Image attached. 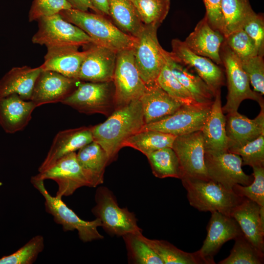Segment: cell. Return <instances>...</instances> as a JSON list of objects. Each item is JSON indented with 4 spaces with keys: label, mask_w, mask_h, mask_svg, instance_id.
I'll return each mask as SVG.
<instances>
[{
    "label": "cell",
    "mask_w": 264,
    "mask_h": 264,
    "mask_svg": "<svg viewBox=\"0 0 264 264\" xmlns=\"http://www.w3.org/2000/svg\"><path fill=\"white\" fill-rule=\"evenodd\" d=\"M224 42L241 61L259 55L254 42L243 29L228 35Z\"/></svg>",
    "instance_id": "obj_42"
},
{
    "label": "cell",
    "mask_w": 264,
    "mask_h": 264,
    "mask_svg": "<svg viewBox=\"0 0 264 264\" xmlns=\"http://www.w3.org/2000/svg\"><path fill=\"white\" fill-rule=\"evenodd\" d=\"M235 243L229 255L219 262V264H262L264 252L257 248L243 235L235 239Z\"/></svg>",
    "instance_id": "obj_36"
},
{
    "label": "cell",
    "mask_w": 264,
    "mask_h": 264,
    "mask_svg": "<svg viewBox=\"0 0 264 264\" xmlns=\"http://www.w3.org/2000/svg\"><path fill=\"white\" fill-rule=\"evenodd\" d=\"M79 47L76 45H65L47 48L44 62L40 68L43 70L57 72L77 80L81 65L87 54L86 49L79 51Z\"/></svg>",
    "instance_id": "obj_23"
},
{
    "label": "cell",
    "mask_w": 264,
    "mask_h": 264,
    "mask_svg": "<svg viewBox=\"0 0 264 264\" xmlns=\"http://www.w3.org/2000/svg\"><path fill=\"white\" fill-rule=\"evenodd\" d=\"M72 8L83 11H88L91 9L94 12L95 10L88 0H66Z\"/></svg>",
    "instance_id": "obj_48"
},
{
    "label": "cell",
    "mask_w": 264,
    "mask_h": 264,
    "mask_svg": "<svg viewBox=\"0 0 264 264\" xmlns=\"http://www.w3.org/2000/svg\"><path fill=\"white\" fill-rule=\"evenodd\" d=\"M204 162L209 178L229 190L236 184L249 185L253 180L252 175L243 171L242 158L237 154L228 151L205 153Z\"/></svg>",
    "instance_id": "obj_13"
},
{
    "label": "cell",
    "mask_w": 264,
    "mask_h": 264,
    "mask_svg": "<svg viewBox=\"0 0 264 264\" xmlns=\"http://www.w3.org/2000/svg\"><path fill=\"white\" fill-rule=\"evenodd\" d=\"M243 29L254 42L259 55L264 56V22L262 15L254 12L244 24Z\"/></svg>",
    "instance_id": "obj_45"
},
{
    "label": "cell",
    "mask_w": 264,
    "mask_h": 264,
    "mask_svg": "<svg viewBox=\"0 0 264 264\" xmlns=\"http://www.w3.org/2000/svg\"><path fill=\"white\" fill-rule=\"evenodd\" d=\"M37 107L16 94L0 98V126L5 132L14 133L24 129Z\"/></svg>",
    "instance_id": "obj_25"
},
{
    "label": "cell",
    "mask_w": 264,
    "mask_h": 264,
    "mask_svg": "<svg viewBox=\"0 0 264 264\" xmlns=\"http://www.w3.org/2000/svg\"><path fill=\"white\" fill-rule=\"evenodd\" d=\"M220 55L225 69L228 87L226 102L222 107L223 113L238 111L241 103L245 99L254 100L260 107L264 106L262 95L250 88L249 80L241 60L224 41L220 47Z\"/></svg>",
    "instance_id": "obj_6"
},
{
    "label": "cell",
    "mask_w": 264,
    "mask_h": 264,
    "mask_svg": "<svg viewBox=\"0 0 264 264\" xmlns=\"http://www.w3.org/2000/svg\"><path fill=\"white\" fill-rule=\"evenodd\" d=\"M140 100L145 124L158 121L172 114L184 105L169 95L156 82L147 86Z\"/></svg>",
    "instance_id": "obj_26"
},
{
    "label": "cell",
    "mask_w": 264,
    "mask_h": 264,
    "mask_svg": "<svg viewBox=\"0 0 264 264\" xmlns=\"http://www.w3.org/2000/svg\"><path fill=\"white\" fill-rule=\"evenodd\" d=\"M166 59L173 74L198 103H213L216 94L199 76L191 73L183 65L175 60L171 52L167 51Z\"/></svg>",
    "instance_id": "obj_28"
},
{
    "label": "cell",
    "mask_w": 264,
    "mask_h": 264,
    "mask_svg": "<svg viewBox=\"0 0 264 264\" xmlns=\"http://www.w3.org/2000/svg\"><path fill=\"white\" fill-rule=\"evenodd\" d=\"M88 48L77 80L90 82L113 81L116 52L93 43Z\"/></svg>",
    "instance_id": "obj_16"
},
{
    "label": "cell",
    "mask_w": 264,
    "mask_h": 264,
    "mask_svg": "<svg viewBox=\"0 0 264 264\" xmlns=\"http://www.w3.org/2000/svg\"><path fill=\"white\" fill-rule=\"evenodd\" d=\"M42 71L40 66L14 67L0 79V98L12 94L30 100L36 81Z\"/></svg>",
    "instance_id": "obj_27"
},
{
    "label": "cell",
    "mask_w": 264,
    "mask_h": 264,
    "mask_svg": "<svg viewBox=\"0 0 264 264\" xmlns=\"http://www.w3.org/2000/svg\"><path fill=\"white\" fill-rule=\"evenodd\" d=\"M93 141L90 127L60 131L54 137L45 158L39 167V173L45 171L62 157L75 152Z\"/></svg>",
    "instance_id": "obj_20"
},
{
    "label": "cell",
    "mask_w": 264,
    "mask_h": 264,
    "mask_svg": "<svg viewBox=\"0 0 264 264\" xmlns=\"http://www.w3.org/2000/svg\"><path fill=\"white\" fill-rule=\"evenodd\" d=\"M109 16L125 33L136 38L144 24L131 0H108Z\"/></svg>",
    "instance_id": "obj_30"
},
{
    "label": "cell",
    "mask_w": 264,
    "mask_h": 264,
    "mask_svg": "<svg viewBox=\"0 0 264 264\" xmlns=\"http://www.w3.org/2000/svg\"><path fill=\"white\" fill-rule=\"evenodd\" d=\"M72 8L66 0H33L28 13L29 22Z\"/></svg>",
    "instance_id": "obj_43"
},
{
    "label": "cell",
    "mask_w": 264,
    "mask_h": 264,
    "mask_svg": "<svg viewBox=\"0 0 264 264\" xmlns=\"http://www.w3.org/2000/svg\"><path fill=\"white\" fill-rule=\"evenodd\" d=\"M181 180L189 204L200 212L217 211L230 216L242 198L210 178L185 176Z\"/></svg>",
    "instance_id": "obj_3"
},
{
    "label": "cell",
    "mask_w": 264,
    "mask_h": 264,
    "mask_svg": "<svg viewBox=\"0 0 264 264\" xmlns=\"http://www.w3.org/2000/svg\"><path fill=\"white\" fill-rule=\"evenodd\" d=\"M95 201L91 212L100 220L101 227L109 235L122 237L129 233L142 232L135 214L127 208L119 207L115 195L107 187L97 188Z\"/></svg>",
    "instance_id": "obj_5"
},
{
    "label": "cell",
    "mask_w": 264,
    "mask_h": 264,
    "mask_svg": "<svg viewBox=\"0 0 264 264\" xmlns=\"http://www.w3.org/2000/svg\"><path fill=\"white\" fill-rule=\"evenodd\" d=\"M95 10L96 13L109 16L108 0H88Z\"/></svg>",
    "instance_id": "obj_47"
},
{
    "label": "cell",
    "mask_w": 264,
    "mask_h": 264,
    "mask_svg": "<svg viewBox=\"0 0 264 264\" xmlns=\"http://www.w3.org/2000/svg\"><path fill=\"white\" fill-rule=\"evenodd\" d=\"M158 27L144 24L136 38L133 48L135 66L140 78L147 86L155 83L166 62L167 51L163 49L158 42Z\"/></svg>",
    "instance_id": "obj_7"
},
{
    "label": "cell",
    "mask_w": 264,
    "mask_h": 264,
    "mask_svg": "<svg viewBox=\"0 0 264 264\" xmlns=\"http://www.w3.org/2000/svg\"><path fill=\"white\" fill-rule=\"evenodd\" d=\"M176 137L156 131H141L128 138L123 143V147H132L147 156L159 149L172 148Z\"/></svg>",
    "instance_id": "obj_32"
},
{
    "label": "cell",
    "mask_w": 264,
    "mask_h": 264,
    "mask_svg": "<svg viewBox=\"0 0 264 264\" xmlns=\"http://www.w3.org/2000/svg\"><path fill=\"white\" fill-rule=\"evenodd\" d=\"M44 247V238L38 235L13 253L0 259V264H32Z\"/></svg>",
    "instance_id": "obj_39"
},
{
    "label": "cell",
    "mask_w": 264,
    "mask_h": 264,
    "mask_svg": "<svg viewBox=\"0 0 264 264\" xmlns=\"http://www.w3.org/2000/svg\"><path fill=\"white\" fill-rule=\"evenodd\" d=\"M183 177L209 178L204 162L205 148L201 131L177 136L173 144Z\"/></svg>",
    "instance_id": "obj_14"
},
{
    "label": "cell",
    "mask_w": 264,
    "mask_h": 264,
    "mask_svg": "<svg viewBox=\"0 0 264 264\" xmlns=\"http://www.w3.org/2000/svg\"><path fill=\"white\" fill-rule=\"evenodd\" d=\"M211 213L206 238L198 250L204 264H215L214 256L222 245L242 233L238 223L232 217L217 211Z\"/></svg>",
    "instance_id": "obj_15"
},
{
    "label": "cell",
    "mask_w": 264,
    "mask_h": 264,
    "mask_svg": "<svg viewBox=\"0 0 264 264\" xmlns=\"http://www.w3.org/2000/svg\"><path fill=\"white\" fill-rule=\"evenodd\" d=\"M77 80L57 72L42 70L35 84L30 101L36 106L62 102L76 88Z\"/></svg>",
    "instance_id": "obj_18"
},
{
    "label": "cell",
    "mask_w": 264,
    "mask_h": 264,
    "mask_svg": "<svg viewBox=\"0 0 264 264\" xmlns=\"http://www.w3.org/2000/svg\"><path fill=\"white\" fill-rule=\"evenodd\" d=\"M222 32L224 38L243 27L254 12L248 0H222Z\"/></svg>",
    "instance_id": "obj_31"
},
{
    "label": "cell",
    "mask_w": 264,
    "mask_h": 264,
    "mask_svg": "<svg viewBox=\"0 0 264 264\" xmlns=\"http://www.w3.org/2000/svg\"><path fill=\"white\" fill-rule=\"evenodd\" d=\"M59 14L85 32L94 44L116 52L134 47L136 38L122 31L104 15L73 8L62 10Z\"/></svg>",
    "instance_id": "obj_2"
},
{
    "label": "cell",
    "mask_w": 264,
    "mask_h": 264,
    "mask_svg": "<svg viewBox=\"0 0 264 264\" xmlns=\"http://www.w3.org/2000/svg\"><path fill=\"white\" fill-rule=\"evenodd\" d=\"M226 117L222 111L220 92L216 94L211 110L201 130L205 153L217 154L228 151L225 130Z\"/></svg>",
    "instance_id": "obj_24"
},
{
    "label": "cell",
    "mask_w": 264,
    "mask_h": 264,
    "mask_svg": "<svg viewBox=\"0 0 264 264\" xmlns=\"http://www.w3.org/2000/svg\"><path fill=\"white\" fill-rule=\"evenodd\" d=\"M260 107L259 114L253 119L238 111L227 113L225 116L228 151L242 146L264 133V106Z\"/></svg>",
    "instance_id": "obj_21"
},
{
    "label": "cell",
    "mask_w": 264,
    "mask_h": 264,
    "mask_svg": "<svg viewBox=\"0 0 264 264\" xmlns=\"http://www.w3.org/2000/svg\"><path fill=\"white\" fill-rule=\"evenodd\" d=\"M172 47L171 54L175 60L182 65L194 68L216 94L220 92L221 87L224 84V77L218 65L209 58L193 52L184 41L173 39Z\"/></svg>",
    "instance_id": "obj_17"
},
{
    "label": "cell",
    "mask_w": 264,
    "mask_h": 264,
    "mask_svg": "<svg viewBox=\"0 0 264 264\" xmlns=\"http://www.w3.org/2000/svg\"><path fill=\"white\" fill-rule=\"evenodd\" d=\"M230 216L236 220L244 236L264 252V209L254 201L242 197L233 208Z\"/></svg>",
    "instance_id": "obj_19"
},
{
    "label": "cell",
    "mask_w": 264,
    "mask_h": 264,
    "mask_svg": "<svg viewBox=\"0 0 264 264\" xmlns=\"http://www.w3.org/2000/svg\"><path fill=\"white\" fill-rule=\"evenodd\" d=\"M145 25L158 27L169 11L170 0H131Z\"/></svg>",
    "instance_id": "obj_37"
},
{
    "label": "cell",
    "mask_w": 264,
    "mask_h": 264,
    "mask_svg": "<svg viewBox=\"0 0 264 264\" xmlns=\"http://www.w3.org/2000/svg\"><path fill=\"white\" fill-rule=\"evenodd\" d=\"M112 82L115 109L140 99L145 93L147 86L140 78L135 66L133 48L117 52Z\"/></svg>",
    "instance_id": "obj_9"
},
{
    "label": "cell",
    "mask_w": 264,
    "mask_h": 264,
    "mask_svg": "<svg viewBox=\"0 0 264 264\" xmlns=\"http://www.w3.org/2000/svg\"><path fill=\"white\" fill-rule=\"evenodd\" d=\"M34 176L44 180L51 179L55 181L58 187L55 196L61 198L71 196L82 187L95 188L79 164L76 152L65 155L50 168Z\"/></svg>",
    "instance_id": "obj_11"
},
{
    "label": "cell",
    "mask_w": 264,
    "mask_h": 264,
    "mask_svg": "<svg viewBox=\"0 0 264 264\" xmlns=\"http://www.w3.org/2000/svg\"><path fill=\"white\" fill-rule=\"evenodd\" d=\"M211 105H183L158 121L145 124L141 131L153 130L176 136L201 131L210 113Z\"/></svg>",
    "instance_id": "obj_12"
},
{
    "label": "cell",
    "mask_w": 264,
    "mask_h": 264,
    "mask_svg": "<svg viewBox=\"0 0 264 264\" xmlns=\"http://www.w3.org/2000/svg\"><path fill=\"white\" fill-rule=\"evenodd\" d=\"M221 0H203V1L206 9L205 17L208 23L213 29L222 34L223 22L221 11Z\"/></svg>",
    "instance_id": "obj_46"
},
{
    "label": "cell",
    "mask_w": 264,
    "mask_h": 264,
    "mask_svg": "<svg viewBox=\"0 0 264 264\" xmlns=\"http://www.w3.org/2000/svg\"><path fill=\"white\" fill-rule=\"evenodd\" d=\"M111 82L80 83L61 103L80 113L109 116L112 109H115L114 90H112Z\"/></svg>",
    "instance_id": "obj_10"
},
{
    "label": "cell",
    "mask_w": 264,
    "mask_h": 264,
    "mask_svg": "<svg viewBox=\"0 0 264 264\" xmlns=\"http://www.w3.org/2000/svg\"><path fill=\"white\" fill-rule=\"evenodd\" d=\"M228 151L240 155L242 165L252 167L264 166V133L253 140Z\"/></svg>",
    "instance_id": "obj_41"
},
{
    "label": "cell",
    "mask_w": 264,
    "mask_h": 264,
    "mask_svg": "<svg viewBox=\"0 0 264 264\" xmlns=\"http://www.w3.org/2000/svg\"><path fill=\"white\" fill-rule=\"evenodd\" d=\"M252 169V182L246 186L236 184L232 190L238 196L246 198L264 209V166H255Z\"/></svg>",
    "instance_id": "obj_40"
},
{
    "label": "cell",
    "mask_w": 264,
    "mask_h": 264,
    "mask_svg": "<svg viewBox=\"0 0 264 264\" xmlns=\"http://www.w3.org/2000/svg\"><path fill=\"white\" fill-rule=\"evenodd\" d=\"M141 237L160 258L163 264H204L198 251L185 252L166 241L150 239L143 234Z\"/></svg>",
    "instance_id": "obj_34"
},
{
    "label": "cell",
    "mask_w": 264,
    "mask_h": 264,
    "mask_svg": "<svg viewBox=\"0 0 264 264\" xmlns=\"http://www.w3.org/2000/svg\"><path fill=\"white\" fill-rule=\"evenodd\" d=\"M223 35L213 29L204 17L184 41L187 47L198 55L209 58L217 65H222L220 49Z\"/></svg>",
    "instance_id": "obj_22"
},
{
    "label": "cell",
    "mask_w": 264,
    "mask_h": 264,
    "mask_svg": "<svg viewBox=\"0 0 264 264\" xmlns=\"http://www.w3.org/2000/svg\"><path fill=\"white\" fill-rule=\"evenodd\" d=\"M154 175L159 178L181 179L183 173L177 155L172 148H164L146 156Z\"/></svg>",
    "instance_id": "obj_33"
},
{
    "label": "cell",
    "mask_w": 264,
    "mask_h": 264,
    "mask_svg": "<svg viewBox=\"0 0 264 264\" xmlns=\"http://www.w3.org/2000/svg\"><path fill=\"white\" fill-rule=\"evenodd\" d=\"M145 124L139 99L115 109L105 121L90 128L93 141L104 150L110 163L116 159L124 142L141 131Z\"/></svg>",
    "instance_id": "obj_1"
},
{
    "label": "cell",
    "mask_w": 264,
    "mask_h": 264,
    "mask_svg": "<svg viewBox=\"0 0 264 264\" xmlns=\"http://www.w3.org/2000/svg\"><path fill=\"white\" fill-rule=\"evenodd\" d=\"M242 67L249 80L254 90L264 93V62L263 56L257 55L241 61Z\"/></svg>",
    "instance_id": "obj_44"
},
{
    "label": "cell",
    "mask_w": 264,
    "mask_h": 264,
    "mask_svg": "<svg viewBox=\"0 0 264 264\" xmlns=\"http://www.w3.org/2000/svg\"><path fill=\"white\" fill-rule=\"evenodd\" d=\"M76 158L94 187L103 183L105 169L110 162L107 154L99 144L93 141L84 146L76 153Z\"/></svg>",
    "instance_id": "obj_29"
},
{
    "label": "cell",
    "mask_w": 264,
    "mask_h": 264,
    "mask_svg": "<svg viewBox=\"0 0 264 264\" xmlns=\"http://www.w3.org/2000/svg\"><path fill=\"white\" fill-rule=\"evenodd\" d=\"M38 29L31 41L47 48L65 45L80 46L93 43L91 39L78 26L65 20L59 14L37 21Z\"/></svg>",
    "instance_id": "obj_8"
},
{
    "label": "cell",
    "mask_w": 264,
    "mask_h": 264,
    "mask_svg": "<svg viewBox=\"0 0 264 264\" xmlns=\"http://www.w3.org/2000/svg\"><path fill=\"white\" fill-rule=\"evenodd\" d=\"M31 183L44 199L45 211L53 218L54 221L62 226L64 232H78L79 238L84 242L102 240L104 237L99 233L98 227L101 226L100 220L96 218L91 221L84 220L64 203L62 198L51 196L46 190L44 180L33 176Z\"/></svg>",
    "instance_id": "obj_4"
},
{
    "label": "cell",
    "mask_w": 264,
    "mask_h": 264,
    "mask_svg": "<svg viewBox=\"0 0 264 264\" xmlns=\"http://www.w3.org/2000/svg\"><path fill=\"white\" fill-rule=\"evenodd\" d=\"M156 83L169 95L184 105H192L198 104L175 76L166 62L156 80Z\"/></svg>",
    "instance_id": "obj_38"
},
{
    "label": "cell",
    "mask_w": 264,
    "mask_h": 264,
    "mask_svg": "<svg viewBox=\"0 0 264 264\" xmlns=\"http://www.w3.org/2000/svg\"><path fill=\"white\" fill-rule=\"evenodd\" d=\"M142 233H129L122 236L127 251L129 263L163 264L160 258L142 238Z\"/></svg>",
    "instance_id": "obj_35"
}]
</instances>
